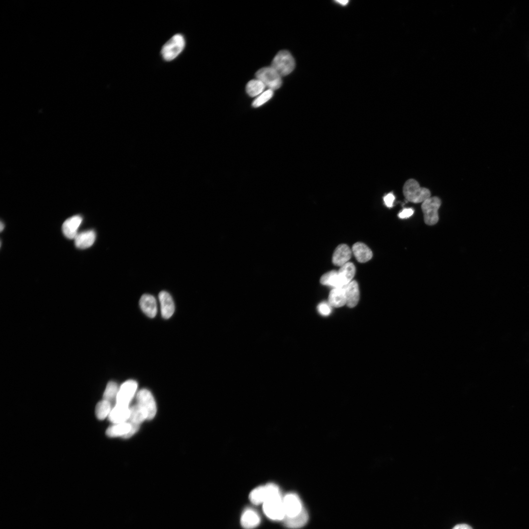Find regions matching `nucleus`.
<instances>
[{"label":"nucleus","instance_id":"14","mask_svg":"<svg viewBox=\"0 0 529 529\" xmlns=\"http://www.w3.org/2000/svg\"><path fill=\"white\" fill-rule=\"evenodd\" d=\"M351 255L352 250L348 245L340 244L333 253L332 262L335 265L340 267L348 262Z\"/></svg>","mask_w":529,"mask_h":529},{"label":"nucleus","instance_id":"15","mask_svg":"<svg viewBox=\"0 0 529 529\" xmlns=\"http://www.w3.org/2000/svg\"><path fill=\"white\" fill-rule=\"evenodd\" d=\"M346 299V305L350 308L356 306L360 298L359 286L356 281L352 280L344 287Z\"/></svg>","mask_w":529,"mask_h":529},{"label":"nucleus","instance_id":"28","mask_svg":"<svg viewBox=\"0 0 529 529\" xmlns=\"http://www.w3.org/2000/svg\"><path fill=\"white\" fill-rule=\"evenodd\" d=\"M119 389L117 384L114 381H110L108 383L103 394V399L111 402L116 400V398Z\"/></svg>","mask_w":529,"mask_h":529},{"label":"nucleus","instance_id":"22","mask_svg":"<svg viewBox=\"0 0 529 529\" xmlns=\"http://www.w3.org/2000/svg\"><path fill=\"white\" fill-rule=\"evenodd\" d=\"M131 429V425L129 422L114 424L110 426L106 431V435L110 437L125 436Z\"/></svg>","mask_w":529,"mask_h":529},{"label":"nucleus","instance_id":"23","mask_svg":"<svg viewBox=\"0 0 529 529\" xmlns=\"http://www.w3.org/2000/svg\"><path fill=\"white\" fill-rule=\"evenodd\" d=\"M337 271L345 286L352 281V279L355 274L356 268L353 263L348 262L340 266Z\"/></svg>","mask_w":529,"mask_h":529},{"label":"nucleus","instance_id":"13","mask_svg":"<svg viewBox=\"0 0 529 529\" xmlns=\"http://www.w3.org/2000/svg\"><path fill=\"white\" fill-rule=\"evenodd\" d=\"M129 417L130 408L129 407L116 404L112 408L108 419L112 423L118 424L126 422Z\"/></svg>","mask_w":529,"mask_h":529},{"label":"nucleus","instance_id":"8","mask_svg":"<svg viewBox=\"0 0 529 529\" xmlns=\"http://www.w3.org/2000/svg\"><path fill=\"white\" fill-rule=\"evenodd\" d=\"M138 387L137 382L128 380L122 383L119 387L116 398V404L128 406L136 394Z\"/></svg>","mask_w":529,"mask_h":529},{"label":"nucleus","instance_id":"18","mask_svg":"<svg viewBox=\"0 0 529 529\" xmlns=\"http://www.w3.org/2000/svg\"><path fill=\"white\" fill-rule=\"evenodd\" d=\"M96 240V233L93 230H89L77 234L74 238L76 247L85 249L91 246Z\"/></svg>","mask_w":529,"mask_h":529},{"label":"nucleus","instance_id":"12","mask_svg":"<svg viewBox=\"0 0 529 529\" xmlns=\"http://www.w3.org/2000/svg\"><path fill=\"white\" fill-rule=\"evenodd\" d=\"M142 311L148 317H154L157 313V308L155 298L149 294H143L139 301Z\"/></svg>","mask_w":529,"mask_h":529},{"label":"nucleus","instance_id":"19","mask_svg":"<svg viewBox=\"0 0 529 529\" xmlns=\"http://www.w3.org/2000/svg\"><path fill=\"white\" fill-rule=\"evenodd\" d=\"M352 251L356 259L360 263H365L372 257L370 249L362 242H356L352 247Z\"/></svg>","mask_w":529,"mask_h":529},{"label":"nucleus","instance_id":"26","mask_svg":"<svg viewBox=\"0 0 529 529\" xmlns=\"http://www.w3.org/2000/svg\"><path fill=\"white\" fill-rule=\"evenodd\" d=\"M265 86L258 79L249 81L246 86V91L251 97L260 95L264 92Z\"/></svg>","mask_w":529,"mask_h":529},{"label":"nucleus","instance_id":"21","mask_svg":"<svg viewBox=\"0 0 529 529\" xmlns=\"http://www.w3.org/2000/svg\"><path fill=\"white\" fill-rule=\"evenodd\" d=\"M328 303L331 306L339 308L346 304L344 288H334L330 292Z\"/></svg>","mask_w":529,"mask_h":529},{"label":"nucleus","instance_id":"25","mask_svg":"<svg viewBox=\"0 0 529 529\" xmlns=\"http://www.w3.org/2000/svg\"><path fill=\"white\" fill-rule=\"evenodd\" d=\"M267 498V492L265 485L258 486L254 489L249 494V499L254 505H258L263 504Z\"/></svg>","mask_w":529,"mask_h":529},{"label":"nucleus","instance_id":"3","mask_svg":"<svg viewBox=\"0 0 529 529\" xmlns=\"http://www.w3.org/2000/svg\"><path fill=\"white\" fill-rule=\"evenodd\" d=\"M263 509L265 515L274 521H282L285 517L282 496L267 499L263 504Z\"/></svg>","mask_w":529,"mask_h":529},{"label":"nucleus","instance_id":"32","mask_svg":"<svg viewBox=\"0 0 529 529\" xmlns=\"http://www.w3.org/2000/svg\"><path fill=\"white\" fill-rule=\"evenodd\" d=\"M414 213V210L412 208H405L403 209L398 215V217L401 219H404L409 218Z\"/></svg>","mask_w":529,"mask_h":529},{"label":"nucleus","instance_id":"6","mask_svg":"<svg viewBox=\"0 0 529 529\" xmlns=\"http://www.w3.org/2000/svg\"><path fill=\"white\" fill-rule=\"evenodd\" d=\"M255 76L268 89L276 90L282 85V76L271 66L260 69L256 72Z\"/></svg>","mask_w":529,"mask_h":529},{"label":"nucleus","instance_id":"34","mask_svg":"<svg viewBox=\"0 0 529 529\" xmlns=\"http://www.w3.org/2000/svg\"><path fill=\"white\" fill-rule=\"evenodd\" d=\"M452 529H473L469 525L465 524H460L456 525Z\"/></svg>","mask_w":529,"mask_h":529},{"label":"nucleus","instance_id":"7","mask_svg":"<svg viewBox=\"0 0 529 529\" xmlns=\"http://www.w3.org/2000/svg\"><path fill=\"white\" fill-rule=\"evenodd\" d=\"M138 404L145 411L147 419L150 420L156 415L157 408L154 398L151 393L146 389L140 390L136 394Z\"/></svg>","mask_w":529,"mask_h":529},{"label":"nucleus","instance_id":"5","mask_svg":"<svg viewBox=\"0 0 529 529\" xmlns=\"http://www.w3.org/2000/svg\"><path fill=\"white\" fill-rule=\"evenodd\" d=\"M441 204L440 199L437 196H431L422 203L424 220L427 225H433L437 223L439 219L438 210Z\"/></svg>","mask_w":529,"mask_h":529},{"label":"nucleus","instance_id":"2","mask_svg":"<svg viewBox=\"0 0 529 529\" xmlns=\"http://www.w3.org/2000/svg\"><path fill=\"white\" fill-rule=\"evenodd\" d=\"M295 66V62L291 53L288 50L279 51L273 59L271 67L281 76L291 73Z\"/></svg>","mask_w":529,"mask_h":529},{"label":"nucleus","instance_id":"31","mask_svg":"<svg viewBox=\"0 0 529 529\" xmlns=\"http://www.w3.org/2000/svg\"><path fill=\"white\" fill-rule=\"evenodd\" d=\"M383 199L385 206L387 207L391 208L393 206V202L395 200V196L393 193L390 192L385 195Z\"/></svg>","mask_w":529,"mask_h":529},{"label":"nucleus","instance_id":"36","mask_svg":"<svg viewBox=\"0 0 529 529\" xmlns=\"http://www.w3.org/2000/svg\"><path fill=\"white\" fill-rule=\"evenodd\" d=\"M4 225L3 223L1 221L0 223V232L2 231V230L4 229Z\"/></svg>","mask_w":529,"mask_h":529},{"label":"nucleus","instance_id":"35","mask_svg":"<svg viewBox=\"0 0 529 529\" xmlns=\"http://www.w3.org/2000/svg\"><path fill=\"white\" fill-rule=\"evenodd\" d=\"M337 1V2L339 3V4H340L343 5H346L348 2V0H337V1Z\"/></svg>","mask_w":529,"mask_h":529},{"label":"nucleus","instance_id":"17","mask_svg":"<svg viewBox=\"0 0 529 529\" xmlns=\"http://www.w3.org/2000/svg\"><path fill=\"white\" fill-rule=\"evenodd\" d=\"M309 516L306 510L303 508L301 512L293 517L285 516L282 520L284 525L288 528L297 529L304 526L307 522Z\"/></svg>","mask_w":529,"mask_h":529},{"label":"nucleus","instance_id":"20","mask_svg":"<svg viewBox=\"0 0 529 529\" xmlns=\"http://www.w3.org/2000/svg\"><path fill=\"white\" fill-rule=\"evenodd\" d=\"M321 284L334 288H343L345 286L338 271L331 270L323 274L320 280Z\"/></svg>","mask_w":529,"mask_h":529},{"label":"nucleus","instance_id":"1","mask_svg":"<svg viewBox=\"0 0 529 529\" xmlns=\"http://www.w3.org/2000/svg\"><path fill=\"white\" fill-rule=\"evenodd\" d=\"M403 192L406 199L414 203H423L431 197L429 190L421 187L413 179H409L405 183Z\"/></svg>","mask_w":529,"mask_h":529},{"label":"nucleus","instance_id":"27","mask_svg":"<svg viewBox=\"0 0 529 529\" xmlns=\"http://www.w3.org/2000/svg\"><path fill=\"white\" fill-rule=\"evenodd\" d=\"M112 409L111 403L110 402L104 399L99 401L95 408V414L97 419L102 420L107 417H108Z\"/></svg>","mask_w":529,"mask_h":529},{"label":"nucleus","instance_id":"30","mask_svg":"<svg viewBox=\"0 0 529 529\" xmlns=\"http://www.w3.org/2000/svg\"><path fill=\"white\" fill-rule=\"evenodd\" d=\"M318 312L323 315H328L331 312V306L329 303L322 302L317 307Z\"/></svg>","mask_w":529,"mask_h":529},{"label":"nucleus","instance_id":"4","mask_svg":"<svg viewBox=\"0 0 529 529\" xmlns=\"http://www.w3.org/2000/svg\"><path fill=\"white\" fill-rule=\"evenodd\" d=\"M185 44V39L181 34L174 35L162 48L161 54L163 58L168 61L173 60L182 51Z\"/></svg>","mask_w":529,"mask_h":529},{"label":"nucleus","instance_id":"24","mask_svg":"<svg viewBox=\"0 0 529 529\" xmlns=\"http://www.w3.org/2000/svg\"><path fill=\"white\" fill-rule=\"evenodd\" d=\"M130 408V417L128 419L129 422L140 425L145 419H147V415L144 409L137 404L131 407Z\"/></svg>","mask_w":529,"mask_h":529},{"label":"nucleus","instance_id":"10","mask_svg":"<svg viewBox=\"0 0 529 529\" xmlns=\"http://www.w3.org/2000/svg\"><path fill=\"white\" fill-rule=\"evenodd\" d=\"M161 305V314L165 319L170 318L173 314L175 307L173 299L169 293L161 291L158 295Z\"/></svg>","mask_w":529,"mask_h":529},{"label":"nucleus","instance_id":"29","mask_svg":"<svg viewBox=\"0 0 529 529\" xmlns=\"http://www.w3.org/2000/svg\"><path fill=\"white\" fill-rule=\"evenodd\" d=\"M273 95V90L267 89L264 91L253 100L252 103V106L255 108L261 106L268 101L272 97Z\"/></svg>","mask_w":529,"mask_h":529},{"label":"nucleus","instance_id":"9","mask_svg":"<svg viewBox=\"0 0 529 529\" xmlns=\"http://www.w3.org/2000/svg\"><path fill=\"white\" fill-rule=\"evenodd\" d=\"M285 516L293 517L299 514L303 508L301 501L296 494L289 493L283 497Z\"/></svg>","mask_w":529,"mask_h":529},{"label":"nucleus","instance_id":"11","mask_svg":"<svg viewBox=\"0 0 529 529\" xmlns=\"http://www.w3.org/2000/svg\"><path fill=\"white\" fill-rule=\"evenodd\" d=\"M82 221V218L78 215L66 219L62 225V231L64 235L68 239H74L78 234L77 230Z\"/></svg>","mask_w":529,"mask_h":529},{"label":"nucleus","instance_id":"33","mask_svg":"<svg viewBox=\"0 0 529 529\" xmlns=\"http://www.w3.org/2000/svg\"><path fill=\"white\" fill-rule=\"evenodd\" d=\"M131 425V429L130 431L125 436L123 437L124 438H128L134 435L138 430L140 428V425L129 422Z\"/></svg>","mask_w":529,"mask_h":529},{"label":"nucleus","instance_id":"16","mask_svg":"<svg viewBox=\"0 0 529 529\" xmlns=\"http://www.w3.org/2000/svg\"><path fill=\"white\" fill-rule=\"evenodd\" d=\"M261 521L258 514L252 509H246L240 517V524L245 529H252L258 526Z\"/></svg>","mask_w":529,"mask_h":529}]
</instances>
